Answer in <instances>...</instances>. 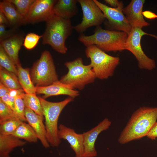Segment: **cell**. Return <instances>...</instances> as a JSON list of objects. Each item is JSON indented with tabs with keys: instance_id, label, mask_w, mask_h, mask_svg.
<instances>
[{
	"instance_id": "6da1fadb",
	"label": "cell",
	"mask_w": 157,
	"mask_h": 157,
	"mask_svg": "<svg viewBox=\"0 0 157 157\" xmlns=\"http://www.w3.org/2000/svg\"><path fill=\"white\" fill-rule=\"evenodd\" d=\"M157 120V107L143 106L133 114L121 133L118 141L121 144L147 136Z\"/></svg>"
},
{
	"instance_id": "7a4b0ae2",
	"label": "cell",
	"mask_w": 157,
	"mask_h": 157,
	"mask_svg": "<svg viewBox=\"0 0 157 157\" xmlns=\"http://www.w3.org/2000/svg\"><path fill=\"white\" fill-rule=\"evenodd\" d=\"M128 36L125 32L104 29L99 26L97 27L92 35L81 34L78 39L86 47L94 45L105 52H115L125 50Z\"/></svg>"
},
{
	"instance_id": "3957f363",
	"label": "cell",
	"mask_w": 157,
	"mask_h": 157,
	"mask_svg": "<svg viewBox=\"0 0 157 157\" xmlns=\"http://www.w3.org/2000/svg\"><path fill=\"white\" fill-rule=\"evenodd\" d=\"M46 22L45 30L42 35V43L50 45L59 53H65L67 49L65 42L74 29L70 19L53 14Z\"/></svg>"
},
{
	"instance_id": "277c9868",
	"label": "cell",
	"mask_w": 157,
	"mask_h": 157,
	"mask_svg": "<svg viewBox=\"0 0 157 157\" xmlns=\"http://www.w3.org/2000/svg\"><path fill=\"white\" fill-rule=\"evenodd\" d=\"M38 97L45 119L44 125L47 140L51 147H58L61 141L58 135V119L63 109L73 101L74 99L69 97L60 101L52 102L47 101L42 97Z\"/></svg>"
},
{
	"instance_id": "5b68a950",
	"label": "cell",
	"mask_w": 157,
	"mask_h": 157,
	"mask_svg": "<svg viewBox=\"0 0 157 157\" xmlns=\"http://www.w3.org/2000/svg\"><path fill=\"white\" fill-rule=\"evenodd\" d=\"M64 64L68 72L59 81L74 89L82 90L86 85L93 83L96 78L91 65H84L81 57L66 62Z\"/></svg>"
},
{
	"instance_id": "8992f818",
	"label": "cell",
	"mask_w": 157,
	"mask_h": 157,
	"mask_svg": "<svg viewBox=\"0 0 157 157\" xmlns=\"http://www.w3.org/2000/svg\"><path fill=\"white\" fill-rule=\"evenodd\" d=\"M85 54L90 59V64L96 78L101 80L112 76L120 63L119 57L110 56L94 45L87 47Z\"/></svg>"
},
{
	"instance_id": "52a82bcc",
	"label": "cell",
	"mask_w": 157,
	"mask_h": 157,
	"mask_svg": "<svg viewBox=\"0 0 157 157\" xmlns=\"http://www.w3.org/2000/svg\"><path fill=\"white\" fill-rule=\"evenodd\" d=\"M30 75L37 87L48 86L59 81L53 60L49 51H43L40 58L34 63Z\"/></svg>"
},
{
	"instance_id": "ba28073f",
	"label": "cell",
	"mask_w": 157,
	"mask_h": 157,
	"mask_svg": "<svg viewBox=\"0 0 157 157\" xmlns=\"http://www.w3.org/2000/svg\"><path fill=\"white\" fill-rule=\"evenodd\" d=\"M144 35H150L157 40V36L145 33L142 28H132L126 42L125 50L129 51L135 57L140 69L150 70L155 68L156 64L154 60L149 58L142 49L141 40Z\"/></svg>"
},
{
	"instance_id": "9c48e42d",
	"label": "cell",
	"mask_w": 157,
	"mask_h": 157,
	"mask_svg": "<svg viewBox=\"0 0 157 157\" xmlns=\"http://www.w3.org/2000/svg\"><path fill=\"white\" fill-rule=\"evenodd\" d=\"M82 11L83 16L81 23L73 26L78 33L82 34L88 28L99 26L106 17L100 9L93 0H78Z\"/></svg>"
},
{
	"instance_id": "30bf717a",
	"label": "cell",
	"mask_w": 157,
	"mask_h": 157,
	"mask_svg": "<svg viewBox=\"0 0 157 157\" xmlns=\"http://www.w3.org/2000/svg\"><path fill=\"white\" fill-rule=\"evenodd\" d=\"M93 0L108 19V24L111 28L114 30L124 32L129 34L132 27L123 13V4L122 1H120L117 8H113L97 0Z\"/></svg>"
},
{
	"instance_id": "8fae6325",
	"label": "cell",
	"mask_w": 157,
	"mask_h": 157,
	"mask_svg": "<svg viewBox=\"0 0 157 157\" xmlns=\"http://www.w3.org/2000/svg\"><path fill=\"white\" fill-rule=\"evenodd\" d=\"M57 0H35L25 18L26 23L46 21L53 14V9Z\"/></svg>"
},
{
	"instance_id": "7c38bea8",
	"label": "cell",
	"mask_w": 157,
	"mask_h": 157,
	"mask_svg": "<svg viewBox=\"0 0 157 157\" xmlns=\"http://www.w3.org/2000/svg\"><path fill=\"white\" fill-rule=\"evenodd\" d=\"M112 122L105 118L95 126L88 131L83 133L84 147V157H95L97 152L95 147V143L99 134L108 129Z\"/></svg>"
},
{
	"instance_id": "4fadbf2b",
	"label": "cell",
	"mask_w": 157,
	"mask_h": 157,
	"mask_svg": "<svg viewBox=\"0 0 157 157\" xmlns=\"http://www.w3.org/2000/svg\"><path fill=\"white\" fill-rule=\"evenodd\" d=\"M144 0H132L125 7L123 12L132 28H140L149 25L144 19L142 14Z\"/></svg>"
},
{
	"instance_id": "5bb4252c",
	"label": "cell",
	"mask_w": 157,
	"mask_h": 157,
	"mask_svg": "<svg viewBox=\"0 0 157 157\" xmlns=\"http://www.w3.org/2000/svg\"><path fill=\"white\" fill-rule=\"evenodd\" d=\"M58 135L60 140H65L69 143L75 157H84L83 133H78L74 129L60 124L58 126Z\"/></svg>"
},
{
	"instance_id": "9a60e30c",
	"label": "cell",
	"mask_w": 157,
	"mask_h": 157,
	"mask_svg": "<svg viewBox=\"0 0 157 157\" xmlns=\"http://www.w3.org/2000/svg\"><path fill=\"white\" fill-rule=\"evenodd\" d=\"M35 87L36 94H43L42 97L44 99L52 96L61 95H67L74 99L79 94L78 91L59 80L48 86Z\"/></svg>"
},
{
	"instance_id": "2e32d148",
	"label": "cell",
	"mask_w": 157,
	"mask_h": 157,
	"mask_svg": "<svg viewBox=\"0 0 157 157\" xmlns=\"http://www.w3.org/2000/svg\"><path fill=\"white\" fill-rule=\"evenodd\" d=\"M25 115L26 122L34 130L43 146L46 148L49 147L50 145L47 138L45 125L43 122L44 117L26 107Z\"/></svg>"
},
{
	"instance_id": "e0dca14e",
	"label": "cell",
	"mask_w": 157,
	"mask_h": 157,
	"mask_svg": "<svg viewBox=\"0 0 157 157\" xmlns=\"http://www.w3.org/2000/svg\"><path fill=\"white\" fill-rule=\"evenodd\" d=\"M24 40L22 36L15 34L0 42V45L16 66L20 63L18 53Z\"/></svg>"
},
{
	"instance_id": "ac0fdd59",
	"label": "cell",
	"mask_w": 157,
	"mask_h": 157,
	"mask_svg": "<svg viewBox=\"0 0 157 157\" xmlns=\"http://www.w3.org/2000/svg\"><path fill=\"white\" fill-rule=\"evenodd\" d=\"M77 0H57L53 9V13L64 19H70L77 13Z\"/></svg>"
},
{
	"instance_id": "d6986e66",
	"label": "cell",
	"mask_w": 157,
	"mask_h": 157,
	"mask_svg": "<svg viewBox=\"0 0 157 157\" xmlns=\"http://www.w3.org/2000/svg\"><path fill=\"white\" fill-rule=\"evenodd\" d=\"M0 11L6 17L9 25L13 28H15L26 23L25 18L18 12L14 5L8 0L0 1Z\"/></svg>"
},
{
	"instance_id": "ffe728a7",
	"label": "cell",
	"mask_w": 157,
	"mask_h": 157,
	"mask_svg": "<svg viewBox=\"0 0 157 157\" xmlns=\"http://www.w3.org/2000/svg\"><path fill=\"white\" fill-rule=\"evenodd\" d=\"M26 143L13 135L0 134V157H10V153L15 148L22 147Z\"/></svg>"
},
{
	"instance_id": "44dd1931",
	"label": "cell",
	"mask_w": 157,
	"mask_h": 157,
	"mask_svg": "<svg viewBox=\"0 0 157 157\" xmlns=\"http://www.w3.org/2000/svg\"><path fill=\"white\" fill-rule=\"evenodd\" d=\"M16 66L18 81L24 91L26 93L36 94V87L31 80L29 69L23 68L21 63Z\"/></svg>"
},
{
	"instance_id": "7402d4cb",
	"label": "cell",
	"mask_w": 157,
	"mask_h": 157,
	"mask_svg": "<svg viewBox=\"0 0 157 157\" xmlns=\"http://www.w3.org/2000/svg\"><path fill=\"white\" fill-rule=\"evenodd\" d=\"M13 135L30 143H36L38 137L31 127L25 122H22L18 127Z\"/></svg>"
},
{
	"instance_id": "603a6c76",
	"label": "cell",
	"mask_w": 157,
	"mask_h": 157,
	"mask_svg": "<svg viewBox=\"0 0 157 157\" xmlns=\"http://www.w3.org/2000/svg\"><path fill=\"white\" fill-rule=\"evenodd\" d=\"M0 83L10 89L22 88L17 75L0 66Z\"/></svg>"
},
{
	"instance_id": "cb8c5ba5",
	"label": "cell",
	"mask_w": 157,
	"mask_h": 157,
	"mask_svg": "<svg viewBox=\"0 0 157 157\" xmlns=\"http://www.w3.org/2000/svg\"><path fill=\"white\" fill-rule=\"evenodd\" d=\"M22 98L26 107L31 109L37 114L44 117L41 102L36 94L25 93Z\"/></svg>"
},
{
	"instance_id": "d4e9b609",
	"label": "cell",
	"mask_w": 157,
	"mask_h": 157,
	"mask_svg": "<svg viewBox=\"0 0 157 157\" xmlns=\"http://www.w3.org/2000/svg\"><path fill=\"white\" fill-rule=\"evenodd\" d=\"M0 66L8 71L15 74L17 76V69L16 66L0 45Z\"/></svg>"
},
{
	"instance_id": "484cf974",
	"label": "cell",
	"mask_w": 157,
	"mask_h": 157,
	"mask_svg": "<svg viewBox=\"0 0 157 157\" xmlns=\"http://www.w3.org/2000/svg\"><path fill=\"white\" fill-rule=\"evenodd\" d=\"M23 122L17 118L9 120L0 123V134L13 135Z\"/></svg>"
},
{
	"instance_id": "4316f807",
	"label": "cell",
	"mask_w": 157,
	"mask_h": 157,
	"mask_svg": "<svg viewBox=\"0 0 157 157\" xmlns=\"http://www.w3.org/2000/svg\"><path fill=\"white\" fill-rule=\"evenodd\" d=\"M35 0H8L25 19L32 3Z\"/></svg>"
},
{
	"instance_id": "83f0119b",
	"label": "cell",
	"mask_w": 157,
	"mask_h": 157,
	"mask_svg": "<svg viewBox=\"0 0 157 157\" xmlns=\"http://www.w3.org/2000/svg\"><path fill=\"white\" fill-rule=\"evenodd\" d=\"M25 106L21 96L15 98L13 111L17 118L24 122H26L25 115Z\"/></svg>"
},
{
	"instance_id": "f1b7e54d",
	"label": "cell",
	"mask_w": 157,
	"mask_h": 157,
	"mask_svg": "<svg viewBox=\"0 0 157 157\" xmlns=\"http://www.w3.org/2000/svg\"><path fill=\"white\" fill-rule=\"evenodd\" d=\"M15 118H17L14 111L0 99V123Z\"/></svg>"
},
{
	"instance_id": "f546056e",
	"label": "cell",
	"mask_w": 157,
	"mask_h": 157,
	"mask_svg": "<svg viewBox=\"0 0 157 157\" xmlns=\"http://www.w3.org/2000/svg\"><path fill=\"white\" fill-rule=\"evenodd\" d=\"M42 35H39L34 33H28L24 38L23 45L28 50H31L37 45Z\"/></svg>"
},
{
	"instance_id": "4dcf8cb0",
	"label": "cell",
	"mask_w": 157,
	"mask_h": 157,
	"mask_svg": "<svg viewBox=\"0 0 157 157\" xmlns=\"http://www.w3.org/2000/svg\"><path fill=\"white\" fill-rule=\"evenodd\" d=\"M6 26L3 24H0V42L7 39L13 36L15 32L14 29L7 30Z\"/></svg>"
},
{
	"instance_id": "1f68e13d",
	"label": "cell",
	"mask_w": 157,
	"mask_h": 157,
	"mask_svg": "<svg viewBox=\"0 0 157 157\" xmlns=\"http://www.w3.org/2000/svg\"><path fill=\"white\" fill-rule=\"evenodd\" d=\"M0 99L13 111L15 98L10 96L8 93H7L0 98Z\"/></svg>"
},
{
	"instance_id": "d6a6232c",
	"label": "cell",
	"mask_w": 157,
	"mask_h": 157,
	"mask_svg": "<svg viewBox=\"0 0 157 157\" xmlns=\"http://www.w3.org/2000/svg\"><path fill=\"white\" fill-rule=\"evenodd\" d=\"M147 137L149 138L152 140H155L157 138V122L153 125Z\"/></svg>"
},
{
	"instance_id": "836d02e7",
	"label": "cell",
	"mask_w": 157,
	"mask_h": 157,
	"mask_svg": "<svg viewBox=\"0 0 157 157\" xmlns=\"http://www.w3.org/2000/svg\"><path fill=\"white\" fill-rule=\"evenodd\" d=\"M24 92L22 88L12 89H10L8 94L10 96L15 98L19 96H21L22 97L23 95L25 93Z\"/></svg>"
},
{
	"instance_id": "e575fe53",
	"label": "cell",
	"mask_w": 157,
	"mask_h": 157,
	"mask_svg": "<svg viewBox=\"0 0 157 157\" xmlns=\"http://www.w3.org/2000/svg\"><path fill=\"white\" fill-rule=\"evenodd\" d=\"M10 89L0 82V98L8 93Z\"/></svg>"
},
{
	"instance_id": "d590c367",
	"label": "cell",
	"mask_w": 157,
	"mask_h": 157,
	"mask_svg": "<svg viewBox=\"0 0 157 157\" xmlns=\"http://www.w3.org/2000/svg\"><path fill=\"white\" fill-rule=\"evenodd\" d=\"M142 14L144 16L148 19H153L157 18V15L150 11L143 12Z\"/></svg>"
},
{
	"instance_id": "8d00e7d4",
	"label": "cell",
	"mask_w": 157,
	"mask_h": 157,
	"mask_svg": "<svg viewBox=\"0 0 157 157\" xmlns=\"http://www.w3.org/2000/svg\"><path fill=\"white\" fill-rule=\"evenodd\" d=\"M0 24H3L6 26L9 25V22L3 13L0 11Z\"/></svg>"
},
{
	"instance_id": "74e56055",
	"label": "cell",
	"mask_w": 157,
	"mask_h": 157,
	"mask_svg": "<svg viewBox=\"0 0 157 157\" xmlns=\"http://www.w3.org/2000/svg\"><path fill=\"white\" fill-rule=\"evenodd\" d=\"M104 1L113 8H117L120 3V1L117 0H105Z\"/></svg>"
}]
</instances>
